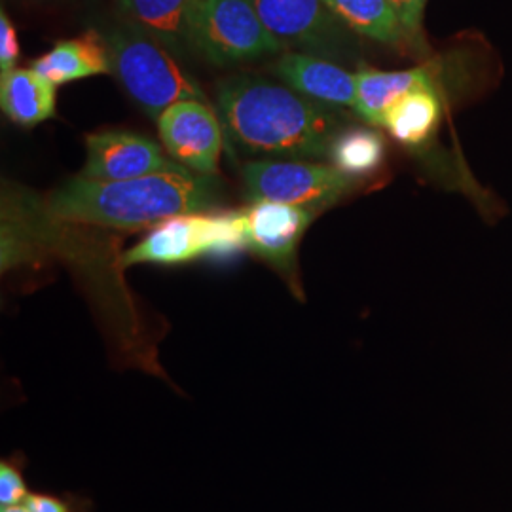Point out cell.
<instances>
[{
    "label": "cell",
    "mask_w": 512,
    "mask_h": 512,
    "mask_svg": "<svg viewBox=\"0 0 512 512\" xmlns=\"http://www.w3.org/2000/svg\"><path fill=\"white\" fill-rule=\"evenodd\" d=\"M217 109L232 143L258 156L329 158L332 141L344 129L338 107L251 74L220 80Z\"/></svg>",
    "instance_id": "obj_1"
},
{
    "label": "cell",
    "mask_w": 512,
    "mask_h": 512,
    "mask_svg": "<svg viewBox=\"0 0 512 512\" xmlns=\"http://www.w3.org/2000/svg\"><path fill=\"white\" fill-rule=\"evenodd\" d=\"M215 175L190 169L154 173L129 181H88L74 177L48 196V213L59 220L135 230L162 220L205 213L219 203Z\"/></svg>",
    "instance_id": "obj_2"
},
{
    "label": "cell",
    "mask_w": 512,
    "mask_h": 512,
    "mask_svg": "<svg viewBox=\"0 0 512 512\" xmlns=\"http://www.w3.org/2000/svg\"><path fill=\"white\" fill-rule=\"evenodd\" d=\"M103 37L109 46L112 74L150 118L158 120L165 109L184 99L209 103L200 82L184 69L177 55L133 23L122 19Z\"/></svg>",
    "instance_id": "obj_3"
},
{
    "label": "cell",
    "mask_w": 512,
    "mask_h": 512,
    "mask_svg": "<svg viewBox=\"0 0 512 512\" xmlns=\"http://www.w3.org/2000/svg\"><path fill=\"white\" fill-rule=\"evenodd\" d=\"M247 249L245 213H186L154 226L122 256L124 266H177L202 256H234Z\"/></svg>",
    "instance_id": "obj_4"
},
{
    "label": "cell",
    "mask_w": 512,
    "mask_h": 512,
    "mask_svg": "<svg viewBox=\"0 0 512 512\" xmlns=\"http://www.w3.org/2000/svg\"><path fill=\"white\" fill-rule=\"evenodd\" d=\"M192 40L194 55L215 67L251 63L285 52L251 0H196Z\"/></svg>",
    "instance_id": "obj_5"
},
{
    "label": "cell",
    "mask_w": 512,
    "mask_h": 512,
    "mask_svg": "<svg viewBox=\"0 0 512 512\" xmlns=\"http://www.w3.org/2000/svg\"><path fill=\"white\" fill-rule=\"evenodd\" d=\"M355 186L334 165L302 160H258L243 167V188L251 203H287L323 211Z\"/></svg>",
    "instance_id": "obj_6"
},
{
    "label": "cell",
    "mask_w": 512,
    "mask_h": 512,
    "mask_svg": "<svg viewBox=\"0 0 512 512\" xmlns=\"http://www.w3.org/2000/svg\"><path fill=\"white\" fill-rule=\"evenodd\" d=\"M266 29L285 48L330 61H357L355 33L334 16L325 0H251Z\"/></svg>",
    "instance_id": "obj_7"
},
{
    "label": "cell",
    "mask_w": 512,
    "mask_h": 512,
    "mask_svg": "<svg viewBox=\"0 0 512 512\" xmlns=\"http://www.w3.org/2000/svg\"><path fill=\"white\" fill-rule=\"evenodd\" d=\"M156 122L171 160L200 175L219 173L224 126L209 103L184 99L165 109Z\"/></svg>",
    "instance_id": "obj_8"
},
{
    "label": "cell",
    "mask_w": 512,
    "mask_h": 512,
    "mask_svg": "<svg viewBox=\"0 0 512 512\" xmlns=\"http://www.w3.org/2000/svg\"><path fill=\"white\" fill-rule=\"evenodd\" d=\"M186 169L154 141L131 131H99L86 137V164L80 175L88 181H129L154 173Z\"/></svg>",
    "instance_id": "obj_9"
},
{
    "label": "cell",
    "mask_w": 512,
    "mask_h": 512,
    "mask_svg": "<svg viewBox=\"0 0 512 512\" xmlns=\"http://www.w3.org/2000/svg\"><path fill=\"white\" fill-rule=\"evenodd\" d=\"M317 211L287 203L255 202L245 211L247 249L293 279L300 239Z\"/></svg>",
    "instance_id": "obj_10"
},
{
    "label": "cell",
    "mask_w": 512,
    "mask_h": 512,
    "mask_svg": "<svg viewBox=\"0 0 512 512\" xmlns=\"http://www.w3.org/2000/svg\"><path fill=\"white\" fill-rule=\"evenodd\" d=\"M274 71L294 92L330 107H355L357 74L349 73L336 61L317 55L291 52L281 54Z\"/></svg>",
    "instance_id": "obj_11"
},
{
    "label": "cell",
    "mask_w": 512,
    "mask_h": 512,
    "mask_svg": "<svg viewBox=\"0 0 512 512\" xmlns=\"http://www.w3.org/2000/svg\"><path fill=\"white\" fill-rule=\"evenodd\" d=\"M439 59L406 71H376L365 69L357 73V101L355 114L365 120L368 126L384 128L385 114L406 93L414 92L423 86H433L439 82L442 73Z\"/></svg>",
    "instance_id": "obj_12"
},
{
    "label": "cell",
    "mask_w": 512,
    "mask_h": 512,
    "mask_svg": "<svg viewBox=\"0 0 512 512\" xmlns=\"http://www.w3.org/2000/svg\"><path fill=\"white\" fill-rule=\"evenodd\" d=\"M126 21L164 44L177 57L194 55L192 21L196 0H114Z\"/></svg>",
    "instance_id": "obj_13"
},
{
    "label": "cell",
    "mask_w": 512,
    "mask_h": 512,
    "mask_svg": "<svg viewBox=\"0 0 512 512\" xmlns=\"http://www.w3.org/2000/svg\"><path fill=\"white\" fill-rule=\"evenodd\" d=\"M31 69L54 86H63L97 74H110L109 46L103 33L92 29L80 37L57 42L48 54L33 61Z\"/></svg>",
    "instance_id": "obj_14"
},
{
    "label": "cell",
    "mask_w": 512,
    "mask_h": 512,
    "mask_svg": "<svg viewBox=\"0 0 512 512\" xmlns=\"http://www.w3.org/2000/svg\"><path fill=\"white\" fill-rule=\"evenodd\" d=\"M442 112L444 105L437 84L423 86L406 93L387 110L384 129L403 147H427L439 131Z\"/></svg>",
    "instance_id": "obj_15"
},
{
    "label": "cell",
    "mask_w": 512,
    "mask_h": 512,
    "mask_svg": "<svg viewBox=\"0 0 512 512\" xmlns=\"http://www.w3.org/2000/svg\"><path fill=\"white\" fill-rule=\"evenodd\" d=\"M52 82L33 69H14L0 78L2 112L21 128H33L57 110V92Z\"/></svg>",
    "instance_id": "obj_16"
},
{
    "label": "cell",
    "mask_w": 512,
    "mask_h": 512,
    "mask_svg": "<svg viewBox=\"0 0 512 512\" xmlns=\"http://www.w3.org/2000/svg\"><path fill=\"white\" fill-rule=\"evenodd\" d=\"M351 33L389 48H416L389 0H325Z\"/></svg>",
    "instance_id": "obj_17"
},
{
    "label": "cell",
    "mask_w": 512,
    "mask_h": 512,
    "mask_svg": "<svg viewBox=\"0 0 512 512\" xmlns=\"http://www.w3.org/2000/svg\"><path fill=\"white\" fill-rule=\"evenodd\" d=\"M329 160L353 181L370 177L384 164V137L374 126L344 128L332 141Z\"/></svg>",
    "instance_id": "obj_18"
},
{
    "label": "cell",
    "mask_w": 512,
    "mask_h": 512,
    "mask_svg": "<svg viewBox=\"0 0 512 512\" xmlns=\"http://www.w3.org/2000/svg\"><path fill=\"white\" fill-rule=\"evenodd\" d=\"M391 6L397 10L399 18L403 21L404 29L416 44L418 52L425 48L423 42V14L427 0H389Z\"/></svg>",
    "instance_id": "obj_19"
},
{
    "label": "cell",
    "mask_w": 512,
    "mask_h": 512,
    "mask_svg": "<svg viewBox=\"0 0 512 512\" xmlns=\"http://www.w3.org/2000/svg\"><path fill=\"white\" fill-rule=\"evenodd\" d=\"M27 486L23 482V476L19 475L18 469H14L8 463L0 465V505L6 507H18L25 505L27 497Z\"/></svg>",
    "instance_id": "obj_20"
},
{
    "label": "cell",
    "mask_w": 512,
    "mask_h": 512,
    "mask_svg": "<svg viewBox=\"0 0 512 512\" xmlns=\"http://www.w3.org/2000/svg\"><path fill=\"white\" fill-rule=\"evenodd\" d=\"M19 38L16 27L6 10L0 12V73L16 69L19 59Z\"/></svg>",
    "instance_id": "obj_21"
},
{
    "label": "cell",
    "mask_w": 512,
    "mask_h": 512,
    "mask_svg": "<svg viewBox=\"0 0 512 512\" xmlns=\"http://www.w3.org/2000/svg\"><path fill=\"white\" fill-rule=\"evenodd\" d=\"M25 507L31 512H69L61 501L50 495H29Z\"/></svg>",
    "instance_id": "obj_22"
},
{
    "label": "cell",
    "mask_w": 512,
    "mask_h": 512,
    "mask_svg": "<svg viewBox=\"0 0 512 512\" xmlns=\"http://www.w3.org/2000/svg\"><path fill=\"white\" fill-rule=\"evenodd\" d=\"M0 512H31L25 505H18V507H6V509H2Z\"/></svg>",
    "instance_id": "obj_23"
}]
</instances>
